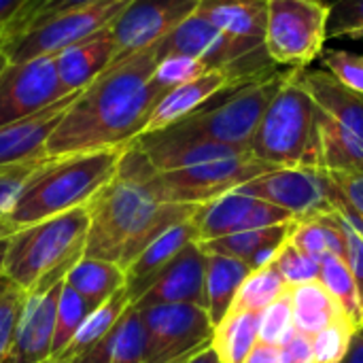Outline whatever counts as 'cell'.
Returning <instances> with one entry per match:
<instances>
[{
	"instance_id": "cell-1",
	"label": "cell",
	"mask_w": 363,
	"mask_h": 363,
	"mask_svg": "<svg viewBox=\"0 0 363 363\" xmlns=\"http://www.w3.org/2000/svg\"><path fill=\"white\" fill-rule=\"evenodd\" d=\"M157 66L155 45L117 57L79 91L49 136L45 155L123 149L134 143L145 132L157 102L170 91L155 79Z\"/></svg>"
},
{
	"instance_id": "cell-2",
	"label": "cell",
	"mask_w": 363,
	"mask_h": 363,
	"mask_svg": "<svg viewBox=\"0 0 363 363\" xmlns=\"http://www.w3.org/2000/svg\"><path fill=\"white\" fill-rule=\"evenodd\" d=\"M155 168L130 143L113 179L87 202L89 232L85 255L119 264L123 270L168 228L191 219L200 206L162 198L153 181Z\"/></svg>"
},
{
	"instance_id": "cell-3",
	"label": "cell",
	"mask_w": 363,
	"mask_h": 363,
	"mask_svg": "<svg viewBox=\"0 0 363 363\" xmlns=\"http://www.w3.org/2000/svg\"><path fill=\"white\" fill-rule=\"evenodd\" d=\"M123 149L43 160L17 194L2 221V230L15 232L49 217L87 206L96 191L117 172Z\"/></svg>"
},
{
	"instance_id": "cell-4",
	"label": "cell",
	"mask_w": 363,
	"mask_h": 363,
	"mask_svg": "<svg viewBox=\"0 0 363 363\" xmlns=\"http://www.w3.org/2000/svg\"><path fill=\"white\" fill-rule=\"evenodd\" d=\"M87 232L85 206L11 232L4 277L23 291H32L47 279L66 277L68 268L85 255Z\"/></svg>"
},
{
	"instance_id": "cell-5",
	"label": "cell",
	"mask_w": 363,
	"mask_h": 363,
	"mask_svg": "<svg viewBox=\"0 0 363 363\" xmlns=\"http://www.w3.org/2000/svg\"><path fill=\"white\" fill-rule=\"evenodd\" d=\"M298 68L268 104L251 140V153L272 168H317V102Z\"/></svg>"
},
{
	"instance_id": "cell-6",
	"label": "cell",
	"mask_w": 363,
	"mask_h": 363,
	"mask_svg": "<svg viewBox=\"0 0 363 363\" xmlns=\"http://www.w3.org/2000/svg\"><path fill=\"white\" fill-rule=\"evenodd\" d=\"M302 81L317 102V168L363 174V96L325 68H304Z\"/></svg>"
},
{
	"instance_id": "cell-7",
	"label": "cell",
	"mask_w": 363,
	"mask_h": 363,
	"mask_svg": "<svg viewBox=\"0 0 363 363\" xmlns=\"http://www.w3.org/2000/svg\"><path fill=\"white\" fill-rule=\"evenodd\" d=\"M296 70L298 68H274L249 83L221 94L206 106L168 128L191 138L249 149L268 104Z\"/></svg>"
},
{
	"instance_id": "cell-8",
	"label": "cell",
	"mask_w": 363,
	"mask_h": 363,
	"mask_svg": "<svg viewBox=\"0 0 363 363\" xmlns=\"http://www.w3.org/2000/svg\"><path fill=\"white\" fill-rule=\"evenodd\" d=\"M328 0H268L264 47L277 66L306 68L330 38Z\"/></svg>"
},
{
	"instance_id": "cell-9",
	"label": "cell",
	"mask_w": 363,
	"mask_h": 363,
	"mask_svg": "<svg viewBox=\"0 0 363 363\" xmlns=\"http://www.w3.org/2000/svg\"><path fill=\"white\" fill-rule=\"evenodd\" d=\"M274 170L270 164L257 160L251 149L238 151L225 157L211 162L166 170L153 174L155 187L164 200L177 204H196L202 206L228 191L242 187L245 183Z\"/></svg>"
},
{
	"instance_id": "cell-10",
	"label": "cell",
	"mask_w": 363,
	"mask_h": 363,
	"mask_svg": "<svg viewBox=\"0 0 363 363\" xmlns=\"http://www.w3.org/2000/svg\"><path fill=\"white\" fill-rule=\"evenodd\" d=\"M138 313L145 325V363H187L213 347L215 328L204 306L160 304Z\"/></svg>"
},
{
	"instance_id": "cell-11",
	"label": "cell",
	"mask_w": 363,
	"mask_h": 363,
	"mask_svg": "<svg viewBox=\"0 0 363 363\" xmlns=\"http://www.w3.org/2000/svg\"><path fill=\"white\" fill-rule=\"evenodd\" d=\"M132 0H94L85 6L62 13L15 38L2 40L0 49L11 64L40 55H57L66 47L111 26Z\"/></svg>"
},
{
	"instance_id": "cell-12",
	"label": "cell",
	"mask_w": 363,
	"mask_h": 363,
	"mask_svg": "<svg viewBox=\"0 0 363 363\" xmlns=\"http://www.w3.org/2000/svg\"><path fill=\"white\" fill-rule=\"evenodd\" d=\"M238 191L287 211L296 221L330 215L340 204V191L334 177L328 170L313 166L274 168L245 183Z\"/></svg>"
},
{
	"instance_id": "cell-13",
	"label": "cell",
	"mask_w": 363,
	"mask_h": 363,
	"mask_svg": "<svg viewBox=\"0 0 363 363\" xmlns=\"http://www.w3.org/2000/svg\"><path fill=\"white\" fill-rule=\"evenodd\" d=\"M266 6L268 0H200L198 4L228 43L236 64L255 77L279 68L264 47Z\"/></svg>"
},
{
	"instance_id": "cell-14",
	"label": "cell",
	"mask_w": 363,
	"mask_h": 363,
	"mask_svg": "<svg viewBox=\"0 0 363 363\" xmlns=\"http://www.w3.org/2000/svg\"><path fill=\"white\" fill-rule=\"evenodd\" d=\"M70 94L77 91L62 85L55 55L9 62L0 72V128L32 117Z\"/></svg>"
},
{
	"instance_id": "cell-15",
	"label": "cell",
	"mask_w": 363,
	"mask_h": 363,
	"mask_svg": "<svg viewBox=\"0 0 363 363\" xmlns=\"http://www.w3.org/2000/svg\"><path fill=\"white\" fill-rule=\"evenodd\" d=\"M289 221H296V219L287 211L262 198L242 194L238 189L228 191L202 204L198 213L194 215V223L198 228V242L215 240V238L230 236L236 232L289 223Z\"/></svg>"
},
{
	"instance_id": "cell-16",
	"label": "cell",
	"mask_w": 363,
	"mask_h": 363,
	"mask_svg": "<svg viewBox=\"0 0 363 363\" xmlns=\"http://www.w3.org/2000/svg\"><path fill=\"white\" fill-rule=\"evenodd\" d=\"M200 0H132L113 21L117 57L153 47L183 23Z\"/></svg>"
},
{
	"instance_id": "cell-17",
	"label": "cell",
	"mask_w": 363,
	"mask_h": 363,
	"mask_svg": "<svg viewBox=\"0 0 363 363\" xmlns=\"http://www.w3.org/2000/svg\"><path fill=\"white\" fill-rule=\"evenodd\" d=\"M64 277L47 279L28 291L15 342L4 363H40L53 355L55 315Z\"/></svg>"
},
{
	"instance_id": "cell-18",
	"label": "cell",
	"mask_w": 363,
	"mask_h": 363,
	"mask_svg": "<svg viewBox=\"0 0 363 363\" xmlns=\"http://www.w3.org/2000/svg\"><path fill=\"white\" fill-rule=\"evenodd\" d=\"M206 259L198 242L185 247L132 304L134 308H151L160 304H196L206 308Z\"/></svg>"
},
{
	"instance_id": "cell-19",
	"label": "cell",
	"mask_w": 363,
	"mask_h": 363,
	"mask_svg": "<svg viewBox=\"0 0 363 363\" xmlns=\"http://www.w3.org/2000/svg\"><path fill=\"white\" fill-rule=\"evenodd\" d=\"M249 81H253V79H247L232 68H206L200 74H196L194 79L172 87L157 102L143 134H151V132L164 130L168 125H174L181 119L196 113L198 108L206 106L211 100H215L221 94H225L242 83H249Z\"/></svg>"
},
{
	"instance_id": "cell-20",
	"label": "cell",
	"mask_w": 363,
	"mask_h": 363,
	"mask_svg": "<svg viewBox=\"0 0 363 363\" xmlns=\"http://www.w3.org/2000/svg\"><path fill=\"white\" fill-rule=\"evenodd\" d=\"M77 96H79V91L57 100L55 104H51L49 108H45L32 117L2 125L0 128V168L47 157L45 155L47 140Z\"/></svg>"
},
{
	"instance_id": "cell-21",
	"label": "cell",
	"mask_w": 363,
	"mask_h": 363,
	"mask_svg": "<svg viewBox=\"0 0 363 363\" xmlns=\"http://www.w3.org/2000/svg\"><path fill=\"white\" fill-rule=\"evenodd\" d=\"M111 26L66 47L55 55L57 77L68 91L85 89L100 72H104L117 60V43Z\"/></svg>"
},
{
	"instance_id": "cell-22",
	"label": "cell",
	"mask_w": 363,
	"mask_h": 363,
	"mask_svg": "<svg viewBox=\"0 0 363 363\" xmlns=\"http://www.w3.org/2000/svg\"><path fill=\"white\" fill-rule=\"evenodd\" d=\"M191 242H198V228L194 217L168 228L138 253V257L125 268V289L132 304L145 294L151 281Z\"/></svg>"
},
{
	"instance_id": "cell-23",
	"label": "cell",
	"mask_w": 363,
	"mask_h": 363,
	"mask_svg": "<svg viewBox=\"0 0 363 363\" xmlns=\"http://www.w3.org/2000/svg\"><path fill=\"white\" fill-rule=\"evenodd\" d=\"M294 225H296V221H289V223H279V225H270V228L236 232V234L198 242V245L202 247L204 253L236 257V259L249 264L251 270H259V268L274 264L281 249L289 242Z\"/></svg>"
},
{
	"instance_id": "cell-24",
	"label": "cell",
	"mask_w": 363,
	"mask_h": 363,
	"mask_svg": "<svg viewBox=\"0 0 363 363\" xmlns=\"http://www.w3.org/2000/svg\"><path fill=\"white\" fill-rule=\"evenodd\" d=\"M206 255V313L213 328H217L230 313L240 285L253 270L236 257L215 253Z\"/></svg>"
},
{
	"instance_id": "cell-25",
	"label": "cell",
	"mask_w": 363,
	"mask_h": 363,
	"mask_svg": "<svg viewBox=\"0 0 363 363\" xmlns=\"http://www.w3.org/2000/svg\"><path fill=\"white\" fill-rule=\"evenodd\" d=\"M64 283L98 308L125 287V270L115 262L83 255L68 268Z\"/></svg>"
},
{
	"instance_id": "cell-26",
	"label": "cell",
	"mask_w": 363,
	"mask_h": 363,
	"mask_svg": "<svg viewBox=\"0 0 363 363\" xmlns=\"http://www.w3.org/2000/svg\"><path fill=\"white\" fill-rule=\"evenodd\" d=\"M289 298H291L296 330L311 338L317 336L328 325H332L334 321L345 319L340 304L321 285V281H311V283L291 287Z\"/></svg>"
},
{
	"instance_id": "cell-27",
	"label": "cell",
	"mask_w": 363,
	"mask_h": 363,
	"mask_svg": "<svg viewBox=\"0 0 363 363\" xmlns=\"http://www.w3.org/2000/svg\"><path fill=\"white\" fill-rule=\"evenodd\" d=\"M132 306V300L128 296V289H119L113 298H108L104 304H100L91 315L83 321L74 338L53 357H62L66 362H79L91 347H96L123 317V313Z\"/></svg>"
},
{
	"instance_id": "cell-28",
	"label": "cell",
	"mask_w": 363,
	"mask_h": 363,
	"mask_svg": "<svg viewBox=\"0 0 363 363\" xmlns=\"http://www.w3.org/2000/svg\"><path fill=\"white\" fill-rule=\"evenodd\" d=\"M289 242L319 262L328 255H338L347 259V238L336 217V211L330 215L296 221Z\"/></svg>"
},
{
	"instance_id": "cell-29",
	"label": "cell",
	"mask_w": 363,
	"mask_h": 363,
	"mask_svg": "<svg viewBox=\"0 0 363 363\" xmlns=\"http://www.w3.org/2000/svg\"><path fill=\"white\" fill-rule=\"evenodd\" d=\"M262 313H234L215 328L213 349L221 363H245L257 345V325Z\"/></svg>"
},
{
	"instance_id": "cell-30",
	"label": "cell",
	"mask_w": 363,
	"mask_h": 363,
	"mask_svg": "<svg viewBox=\"0 0 363 363\" xmlns=\"http://www.w3.org/2000/svg\"><path fill=\"white\" fill-rule=\"evenodd\" d=\"M321 285L332 294V298L340 304L345 317L359 330L363 328V306L359 300V291L355 285V279L351 274V268L345 257L328 255L321 259V272H319Z\"/></svg>"
},
{
	"instance_id": "cell-31",
	"label": "cell",
	"mask_w": 363,
	"mask_h": 363,
	"mask_svg": "<svg viewBox=\"0 0 363 363\" xmlns=\"http://www.w3.org/2000/svg\"><path fill=\"white\" fill-rule=\"evenodd\" d=\"M289 285L283 281L279 270L274 266H266L259 270H253L245 283L240 285L236 300L230 311L234 313H262L272 302L289 294Z\"/></svg>"
},
{
	"instance_id": "cell-32",
	"label": "cell",
	"mask_w": 363,
	"mask_h": 363,
	"mask_svg": "<svg viewBox=\"0 0 363 363\" xmlns=\"http://www.w3.org/2000/svg\"><path fill=\"white\" fill-rule=\"evenodd\" d=\"M94 0H26L19 11L2 26L0 30V43L2 40H9V38H15L62 13H68L72 9H79V6H85Z\"/></svg>"
},
{
	"instance_id": "cell-33",
	"label": "cell",
	"mask_w": 363,
	"mask_h": 363,
	"mask_svg": "<svg viewBox=\"0 0 363 363\" xmlns=\"http://www.w3.org/2000/svg\"><path fill=\"white\" fill-rule=\"evenodd\" d=\"M96 311L83 296L70 289L66 283L62 285L60 300H57V315H55V336H53V355H57L79 332L83 321Z\"/></svg>"
},
{
	"instance_id": "cell-34",
	"label": "cell",
	"mask_w": 363,
	"mask_h": 363,
	"mask_svg": "<svg viewBox=\"0 0 363 363\" xmlns=\"http://www.w3.org/2000/svg\"><path fill=\"white\" fill-rule=\"evenodd\" d=\"M111 363H145V325L134 306L123 313L115 328Z\"/></svg>"
},
{
	"instance_id": "cell-35",
	"label": "cell",
	"mask_w": 363,
	"mask_h": 363,
	"mask_svg": "<svg viewBox=\"0 0 363 363\" xmlns=\"http://www.w3.org/2000/svg\"><path fill=\"white\" fill-rule=\"evenodd\" d=\"M26 302L28 291L11 283L6 277H0V363H4L11 353Z\"/></svg>"
},
{
	"instance_id": "cell-36",
	"label": "cell",
	"mask_w": 363,
	"mask_h": 363,
	"mask_svg": "<svg viewBox=\"0 0 363 363\" xmlns=\"http://www.w3.org/2000/svg\"><path fill=\"white\" fill-rule=\"evenodd\" d=\"M296 323H294V308H291V298L285 294L277 302H272L266 311L259 315V325H257V342L283 347L294 334H296Z\"/></svg>"
},
{
	"instance_id": "cell-37",
	"label": "cell",
	"mask_w": 363,
	"mask_h": 363,
	"mask_svg": "<svg viewBox=\"0 0 363 363\" xmlns=\"http://www.w3.org/2000/svg\"><path fill=\"white\" fill-rule=\"evenodd\" d=\"M357 328L345 317L321 330L317 336H313V347H315V357L317 363H340L353 342Z\"/></svg>"
},
{
	"instance_id": "cell-38",
	"label": "cell",
	"mask_w": 363,
	"mask_h": 363,
	"mask_svg": "<svg viewBox=\"0 0 363 363\" xmlns=\"http://www.w3.org/2000/svg\"><path fill=\"white\" fill-rule=\"evenodd\" d=\"M279 274L283 277V281L289 287H298L311 281H319V272H321V262L315 259L313 255L300 251L296 245L287 242L281 253L277 255L274 264H272Z\"/></svg>"
},
{
	"instance_id": "cell-39",
	"label": "cell",
	"mask_w": 363,
	"mask_h": 363,
	"mask_svg": "<svg viewBox=\"0 0 363 363\" xmlns=\"http://www.w3.org/2000/svg\"><path fill=\"white\" fill-rule=\"evenodd\" d=\"M323 68L345 87L363 96V53H351L345 49H325Z\"/></svg>"
},
{
	"instance_id": "cell-40",
	"label": "cell",
	"mask_w": 363,
	"mask_h": 363,
	"mask_svg": "<svg viewBox=\"0 0 363 363\" xmlns=\"http://www.w3.org/2000/svg\"><path fill=\"white\" fill-rule=\"evenodd\" d=\"M336 217H338L342 232H345V238H347V264H349L351 274L355 279L363 306V225L357 221V217L351 211H347L345 206L336 208Z\"/></svg>"
},
{
	"instance_id": "cell-41",
	"label": "cell",
	"mask_w": 363,
	"mask_h": 363,
	"mask_svg": "<svg viewBox=\"0 0 363 363\" xmlns=\"http://www.w3.org/2000/svg\"><path fill=\"white\" fill-rule=\"evenodd\" d=\"M330 38H345L351 30L363 26V0H328Z\"/></svg>"
},
{
	"instance_id": "cell-42",
	"label": "cell",
	"mask_w": 363,
	"mask_h": 363,
	"mask_svg": "<svg viewBox=\"0 0 363 363\" xmlns=\"http://www.w3.org/2000/svg\"><path fill=\"white\" fill-rule=\"evenodd\" d=\"M340 191V204L351 211L363 225V174H347V172H330Z\"/></svg>"
},
{
	"instance_id": "cell-43",
	"label": "cell",
	"mask_w": 363,
	"mask_h": 363,
	"mask_svg": "<svg viewBox=\"0 0 363 363\" xmlns=\"http://www.w3.org/2000/svg\"><path fill=\"white\" fill-rule=\"evenodd\" d=\"M281 353H283V363H317L313 338L302 332H296L281 347Z\"/></svg>"
},
{
	"instance_id": "cell-44",
	"label": "cell",
	"mask_w": 363,
	"mask_h": 363,
	"mask_svg": "<svg viewBox=\"0 0 363 363\" xmlns=\"http://www.w3.org/2000/svg\"><path fill=\"white\" fill-rule=\"evenodd\" d=\"M245 363H283L281 347L266 345V342H257L253 347V351L249 353V357L245 359Z\"/></svg>"
},
{
	"instance_id": "cell-45",
	"label": "cell",
	"mask_w": 363,
	"mask_h": 363,
	"mask_svg": "<svg viewBox=\"0 0 363 363\" xmlns=\"http://www.w3.org/2000/svg\"><path fill=\"white\" fill-rule=\"evenodd\" d=\"M340 363H363V328H359L353 336L351 349L347 353V357Z\"/></svg>"
},
{
	"instance_id": "cell-46",
	"label": "cell",
	"mask_w": 363,
	"mask_h": 363,
	"mask_svg": "<svg viewBox=\"0 0 363 363\" xmlns=\"http://www.w3.org/2000/svg\"><path fill=\"white\" fill-rule=\"evenodd\" d=\"M26 0H0V26H4Z\"/></svg>"
},
{
	"instance_id": "cell-47",
	"label": "cell",
	"mask_w": 363,
	"mask_h": 363,
	"mask_svg": "<svg viewBox=\"0 0 363 363\" xmlns=\"http://www.w3.org/2000/svg\"><path fill=\"white\" fill-rule=\"evenodd\" d=\"M9 236H11V232H2L0 234V277H4V259H6Z\"/></svg>"
},
{
	"instance_id": "cell-48",
	"label": "cell",
	"mask_w": 363,
	"mask_h": 363,
	"mask_svg": "<svg viewBox=\"0 0 363 363\" xmlns=\"http://www.w3.org/2000/svg\"><path fill=\"white\" fill-rule=\"evenodd\" d=\"M187 363H221V362H219V357H217L215 349L211 347V349H206L204 353H200L198 357H194L191 362H187Z\"/></svg>"
},
{
	"instance_id": "cell-49",
	"label": "cell",
	"mask_w": 363,
	"mask_h": 363,
	"mask_svg": "<svg viewBox=\"0 0 363 363\" xmlns=\"http://www.w3.org/2000/svg\"><path fill=\"white\" fill-rule=\"evenodd\" d=\"M345 38H351V40H362L363 43V26L359 28H355V30H351Z\"/></svg>"
},
{
	"instance_id": "cell-50",
	"label": "cell",
	"mask_w": 363,
	"mask_h": 363,
	"mask_svg": "<svg viewBox=\"0 0 363 363\" xmlns=\"http://www.w3.org/2000/svg\"><path fill=\"white\" fill-rule=\"evenodd\" d=\"M40 363H77V362H66V359H62V357H49V359H45V362H40Z\"/></svg>"
},
{
	"instance_id": "cell-51",
	"label": "cell",
	"mask_w": 363,
	"mask_h": 363,
	"mask_svg": "<svg viewBox=\"0 0 363 363\" xmlns=\"http://www.w3.org/2000/svg\"><path fill=\"white\" fill-rule=\"evenodd\" d=\"M6 64H9V60H6V55L2 53V49H0V72H2V68H4Z\"/></svg>"
},
{
	"instance_id": "cell-52",
	"label": "cell",
	"mask_w": 363,
	"mask_h": 363,
	"mask_svg": "<svg viewBox=\"0 0 363 363\" xmlns=\"http://www.w3.org/2000/svg\"><path fill=\"white\" fill-rule=\"evenodd\" d=\"M2 232H6V230H2V228H0V234H2Z\"/></svg>"
},
{
	"instance_id": "cell-53",
	"label": "cell",
	"mask_w": 363,
	"mask_h": 363,
	"mask_svg": "<svg viewBox=\"0 0 363 363\" xmlns=\"http://www.w3.org/2000/svg\"><path fill=\"white\" fill-rule=\"evenodd\" d=\"M0 30H2V26H0Z\"/></svg>"
}]
</instances>
